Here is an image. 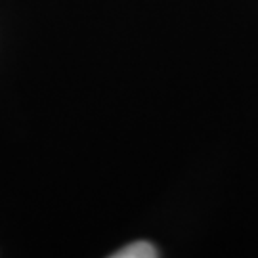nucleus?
Segmentation results:
<instances>
[{"instance_id":"f257e3e1","label":"nucleus","mask_w":258,"mask_h":258,"mask_svg":"<svg viewBox=\"0 0 258 258\" xmlns=\"http://www.w3.org/2000/svg\"><path fill=\"white\" fill-rule=\"evenodd\" d=\"M113 258H155L159 256L157 249L148 241H134L126 247L111 254Z\"/></svg>"}]
</instances>
